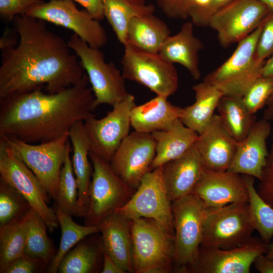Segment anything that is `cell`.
I'll return each instance as SVG.
<instances>
[{
    "instance_id": "6da1fadb",
    "label": "cell",
    "mask_w": 273,
    "mask_h": 273,
    "mask_svg": "<svg viewBox=\"0 0 273 273\" xmlns=\"http://www.w3.org/2000/svg\"><path fill=\"white\" fill-rule=\"evenodd\" d=\"M12 22L19 41L2 51L0 99L42 85L54 94L81 80L85 72L77 56L45 21L20 15Z\"/></svg>"
},
{
    "instance_id": "7a4b0ae2",
    "label": "cell",
    "mask_w": 273,
    "mask_h": 273,
    "mask_svg": "<svg viewBox=\"0 0 273 273\" xmlns=\"http://www.w3.org/2000/svg\"><path fill=\"white\" fill-rule=\"evenodd\" d=\"M88 82L85 72L78 83L56 93L37 88L0 99V135L30 144L60 138L75 122L94 115Z\"/></svg>"
},
{
    "instance_id": "3957f363",
    "label": "cell",
    "mask_w": 273,
    "mask_h": 273,
    "mask_svg": "<svg viewBox=\"0 0 273 273\" xmlns=\"http://www.w3.org/2000/svg\"><path fill=\"white\" fill-rule=\"evenodd\" d=\"M262 24L238 42L232 55L206 75L203 81L211 84L224 96L242 98L253 82L261 76L265 61L256 55Z\"/></svg>"
},
{
    "instance_id": "277c9868",
    "label": "cell",
    "mask_w": 273,
    "mask_h": 273,
    "mask_svg": "<svg viewBox=\"0 0 273 273\" xmlns=\"http://www.w3.org/2000/svg\"><path fill=\"white\" fill-rule=\"evenodd\" d=\"M133 267L135 273H169L174 268V235L155 220H131Z\"/></svg>"
},
{
    "instance_id": "5b68a950",
    "label": "cell",
    "mask_w": 273,
    "mask_h": 273,
    "mask_svg": "<svg viewBox=\"0 0 273 273\" xmlns=\"http://www.w3.org/2000/svg\"><path fill=\"white\" fill-rule=\"evenodd\" d=\"M69 47L80 59L94 95V109L101 104L112 107L128 94L122 72L113 62L107 63L100 49L89 46L76 34L67 41Z\"/></svg>"
},
{
    "instance_id": "8992f818",
    "label": "cell",
    "mask_w": 273,
    "mask_h": 273,
    "mask_svg": "<svg viewBox=\"0 0 273 273\" xmlns=\"http://www.w3.org/2000/svg\"><path fill=\"white\" fill-rule=\"evenodd\" d=\"M89 157L93 171L89 187V205L84 217L85 225L98 226L107 216L125 205L135 190L118 176L110 162L90 151Z\"/></svg>"
},
{
    "instance_id": "52a82bcc",
    "label": "cell",
    "mask_w": 273,
    "mask_h": 273,
    "mask_svg": "<svg viewBox=\"0 0 273 273\" xmlns=\"http://www.w3.org/2000/svg\"><path fill=\"white\" fill-rule=\"evenodd\" d=\"M171 205L174 232L173 270L184 273L201 247L208 208L192 194L172 201Z\"/></svg>"
},
{
    "instance_id": "ba28073f",
    "label": "cell",
    "mask_w": 273,
    "mask_h": 273,
    "mask_svg": "<svg viewBox=\"0 0 273 273\" xmlns=\"http://www.w3.org/2000/svg\"><path fill=\"white\" fill-rule=\"evenodd\" d=\"M0 179L19 192L52 232L59 225L55 211L49 207V195L41 184L6 141L0 136Z\"/></svg>"
},
{
    "instance_id": "9c48e42d",
    "label": "cell",
    "mask_w": 273,
    "mask_h": 273,
    "mask_svg": "<svg viewBox=\"0 0 273 273\" xmlns=\"http://www.w3.org/2000/svg\"><path fill=\"white\" fill-rule=\"evenodd\" d=\"M0 136L34 173L55 202L69 141L68 132L55 140L36 145L13 137L3 135Z\"/></svg>"
},
{
    "instance_id": "30bf717a",
    "label": "cell",
    "mask_w": 273,
    "mask_h": 273,
    "mask_svg": "<svg viewBox=\"0 0 273 273\" xmlns=\"http://www.w3.org/2000/svg\"><path fill=\"white\" fill-rule=\"evenodd\" d=\"M124 48L121 64L125 79L145 86L156 95L168 98L176 92L178 76L173 64L158 53L144 51L128 43Z\"/></svg>"
},
{
    "instance_id": "8fae6325",
    "label": "cell",
    "mask_w": 273,
    "mask_h": 273,
    "mask_svg": "<svg viewBox=\"0 0 273 273\" xmlns=\"http://www.w3.org/2000/svg\"><path fill=\"white\" fill-rule=\"evenodd\" d=\"M254 231L248 202L208 208L201 247L226 249L235 248L250 240Z\"/></svg>"
},
{
    "instance_id": "7c38bea8",
    "label": "cell",
    "mask_w": 273,
    "mask_h": 273,
    "mask_svg": "<svg viewBox=\"0 0 273 273\" xmlns=\"http://www.w3.org/2000/svg\"><path fill=\"white\" fill-rule=\"evenodd\" d=\"M171 204L164 183L163 166H161L144 176L132 197L116 211L131 220L152 219L174 235Z\"/></svg>"
},
{
    "instance_id": "4fadbf2b",
    "label": "cell",
    "mask_w": 273,
    "mask_h": 273,
    "mask_svg": "<svg viewBox=\"0 0 273 273\" xmlns=\"http://www.w3.org/2000/svg\"><path fill=\"white\" fill-rule=\"evenodd\" d=\"M26 15L69 29L89 46L100 49L107 42L105 29L85 10H79L73 0L43 1L32 6Z\"/></svg>"
},
{
    "instance_id": "5bb4252c",
    "label": "cell",
    "mask_w": 273,
    "mask_h": 273,
    "mask_svg": "<svg viewBox=\"0 0 273 273\" xmlns=\"http://www.w3.org/2000/svg\"><path fill=\"white\" fill-rule=\"evenodd\" d=\"M135 105L134 96L129 94L103 118L97 119L94 115L84 121L90 152L110 161L122 141L129 134L130 113Z\"/></svg>"
},
{
    "instance_id": "9a60e30c",
    "label": "cell",
    "mask_w": 273,
    "mask_h": 273,
    "mask_svg": "<svg viewBox=\"0 0 273 273\" xmlns=\"http://www.w3.org/2000/svg\"><path fill=\"white\" fill-rule=\"evenodd\" d=\"M269 12L258 0H234L212 16L209 26L216 32L220 44L225 48L258 28Z\"/></svg>"
},
{
    "instance_id": "2e32d148",
    "label": "cell",
    "mask_w": 273,
    "mask_h": 273,
    "mask_svg": "<svg viewBox=\"0 0 273 273\" xmlns=\"http://www.w3.org/2000/svg\"><path fill=\"white\" fill-rule=\"evenodd\" d=\"M267 249V244L256 237L231 249L200 247L184 273H249L255 258Z\"/></svg>"
},
{
    "instance_id": "e0dca14e",
    "label": "cell",
    "mask_w": 273,
    "mask_h": 273,
    "mask_svg": "<svg viewBox=\"0 0 273 273\" xmlns=\"http://www.w3.org/2000/svg\"><path fill=\"white\" fill-rule=\"evenodd\" d=\"M155 154L152 134L134 130L122 141L110 163L118 176L136 190L144 176L151 171Z\"/></svg>"
},
{
    "instance_id": "ac0fdd59",
    "label": "cell",
    "mask_w": 273,
    "mask_h": 273,
    "mask_svg": "<svg viewBox=\"0 0 273 273\" xmlns=\"http://www.w3.org/2000/svg\"><path fill=\"white\" fill-rule=\"evenodd\" d=\"M191 194L208 208L248 202V190L243 176L228 170L215 171L204 168Z\"/></svg>"
},
{
    "instance_id": "d6986e66",
    "label": "cell",
    "mask_w": 273,
    "mask_h": 273,
    "mask_svg": "<svg viewBox=\"0 0 273 273\" xmlns=\"http://www.w3.org/2000/svg\"><path fill=\"white\" fill-rule=\"evenodd\" d=\"M271 131L269 121L256 120L248 134L238 142L233 160L228 171L260 180L267 165L269 152L266 140Z\"/></svg>"
},
{
    "instance_id": "ffe728a7",
    "label": "cell",
    "mask_w": 273,
    "mask_h": 273,
    "mask_svg": "<svg viewBox=\"0 0 273 273\" xmlns=\"http://www.w3.org/2000/svg\"><path fill=\"white\" fill-rule=\"evenodd\" d=\"M238 144L223 126L218 115L214 114L199 134L195 145L205 169L224 171L232 164Z\"/></svg>"
},
{
    "instance_id": "44dd1931",
    "label": "cell",
    "mask_w": 273,
    "mask_h": 273,
    "mask_svg": "<svg viewBox=\"0 0 273 273\" xmlns=\"http://www.w3.org/2000/svg\"><path fill=\"white\" fill-rule=\"evenodd\" d=\"M103 251L125 272H133L131 220L117 211L98 225Z\"/></svg>"
},
{
    "instance_id": "7402d4cb",
    "label": "cell",
    "mask_w": 273,
    "mask_h": 273,
    "mask_svg": "<svg viewBox=\"0 0 273 273\" xmlns=\"http://www.w3.org/2000/svg\"><path fill=\"white\" fill-rule=\"evenodd\" d=\"M163 166L164 183L171 201L191 194L204 169L195 145Z\"/></svg>"
},
{
    "instance_id": "603a6c76",
    "label": "cell",
    "mask_w": 273,
    "mask_h": 273,
    "mask_svg": "<svg viewBox=\"0 0 273 273\" xmlns=\"http://www.w3.org/2000/svg\"><path fill=\"white\" fill-rule=\"evenodd\" d=\"M193 25L192 22L184 23L176 34L167 38L158 54L170 63L181 65L194 79L198 80L201 75L199 53L204 46L201 41L194 35Z\"/></svg>"
},
{
    "instance_id": "cb8c5ba5",
    "label": "cell",
    "mask_w": 273,
    "mask_h": 273,
    "mask_svg": "<svg viewBox=\"0 0 273 273\" xmlns=\"http://www.w3.org/2000/svg\"><path fill=\"white\" fill-rule=\"evenodd\" d=\"M68 134L73 149L71 160L77 185L78 199L85 216L89 202V187L93 167L89 157L90 143L84 121L75 122L69 129Z\"/></svg>"
},
{
    "instance_id": "d4e9b609",
    "label": "cell",
    "mask_w": 273,
    "mask_h": 273,
    "mask_svg": "<svg viewBox=\"0 0 273 273\" xmlns=\"http://www.w3.org/2000/svg\"><path fill=\"white\" fill-rule=\"evenodd\" d=\"M168 97L156 95L149 101L135 105L130 113L134 130L151 133L165 129L179 119L183 108L173 105Z\"/></svg>"
},
{
    "instance_id": "484cf974",
    "label": "cell",
    "mask_w": 273,
    "mask_h": 273,
    "mask_svg": "<svg viewBox=\"0 0 273 273\" xmlns=\"http://www.w3.org/2000/svg\"><path fill=\"white\" fill-rule=\"evenodd\" d=\"M151 134L156 143V154L151 170L184 155L195 145L199 135L180 119L168 128Z\"/></svg>"
},
{
    "instance_id": "4316f807",
    "label": "cell",
    "mask_w": 273,
    "mask_h": 273,
    "mask_svg": "<svg viewBox=\"0 0 273 273\" xmlns=\"http://www.w3.org/2000/svg\"><path fill=\"white\" fill-rule=\"evenodd\" d=\"M192 89L195 92V101L183 108L179 119L186 126L199 134L213 118L223 95L203 80L194 85Z\"/></svg>"
},
{
    "instance_id": "83f0119b",
    "label": "cell",
    "mask_w": 273,
    "mask_h": 273,
    "mask_svg": "<svg viewBox=\"0 0 273 273\" xmlns=\"http://www.w3.org/2000/svg\"><path fill=\"white\" fill-rule=\"evenodd\" d=\"M169 36L167 24L153 14H148L131 19L127 29V43L144 51L158 53Z\"/></svg>"
},
{
    "instance_id": "f1b7e54d",
    "label": "cell",
    "mask_w": 273,
    "mask_h": 273,
    "mask_svg": "<svg viewBox=\"0 0 273 273\" xmlns=\"http://www.w3.org/2000/svg\"><path fill=\"white\" fill-rule=\"evenodd\" d=\"M103 256L101 237L100 240L87 237L66 253L60 263L57 272H101L99 268Z\"/></svg>"
},
{
    "instance_id": "f546056e",
    "label": "cell",
    "mask_w": 273,
    "mask_h": 273,
    "mask_svg": "<svg viewBox=\"0 0 273 273\" xmlns=\"http://www.w3.org/2000/svg\"><path fill=\"white\" fill-rule=\"evenodd\" d=\"M104 14L118 41L127 42V33L131 19L137 16L153 14L152 4L136 5L128 0H103Z\"/></svg>"
},
{
    "instance_id": "4dcf8cb0",
    "label": "cell",
    "mask_w": 273,
    "mask_h": 273,
    "mask_svg": "<svg viewBox=\"0 0 273 273\" xmlns=\"http://www.w3.org/2000/svg\"><path fill=\"white\" fill-rule=\"evenodd\" d=\"M217 109L222 124L238 142L248 134L257 120L255 114L247 109L242 98L223 96Z\"/></svg>"
},
{
    "instance_id": "1f68e13d",
    "label": "cell",
    "mask_w": 273,
    "mask_h": 273,
    "mask_svg": "<svg viewBox=\"0 0 273 273\" xmlns=\"http://www.w3.org/2000/svg\"><path fill=\"white\" fill-rule=\"evenodd\" d=\"M48 226L32 208L27 213L25 254L43 261L48 267L57 251L47 234Z\"/></svg>"
},
{
    "instance_id": "d6a6232c",
    "label": "cell",
    "mask_w": 273,
    "mask_h": 273,
    "mask_svg": "<svg viewBox=\"0 0 273 273\" xmlns=\"http://www.w3.org/2000/svg\"><path fill=\"white\" fill-rule=\"evenodd\" d=\"M61 229V238L59 249L48 266L50 273H56L60 263L74 246L84 238L100 232L98 226L81 225L75 222L71 216L57 208L55 210Z\"/></svg>"
},
{
    "instance_id": "836d02e7",
    "label": "cell",
    "mask_w": 273,
    "mask_h": 273,
    "mask_svg": "<svg viewBox=\"0 0 273 273\" xmlns=\"http://www.w3.org/2000/svg\"><path fill=\"white\" fill-rule=\"evenodd\" d=\"M71 149V144L68 142L55 202L56 207L64 213L71 216L82 217L84 214L80 208L78 199L77 185L70 157Z\"/></svg>"
},
{
    "instance_id": "e575fe53",
    "label": "cell",
    "mask_w": 273,
    "mask_h": 273,
    "mask_svg": "<svg viewBox=\"0 0 273 273\" xmlns=\"http://www.w3.org/2000/svg\"><path fill=\"white\" fill-rule=\"evenodd\" d=\"M248 193V208L251 224L260 239L269 244L273 237V207L259 195L254 187V177L244 175Z\"/></svg>"
},
{
    "instance_id": "d590c367",
    "label": "cell",
    "mask_w": 273,
    "mask_h": 273,
    "mask_svg": "<svg viewBox=\"0 0 273 273\" xmlns=\"http://www.w3.org/2000/svg\"><path fill=\"white\" fill-rule=\"evenodd\" d=\"M27 213L0 226V269L25 254Z\"/></svg>"
},
{
    "instance_id": "8d00e7d4",
    "label": "cell",
    "mask_w": 273,
    "mask_h": 273,
    "mask_svg": "<svg viewBox=\"0 0 273 273\" xmlns=\"http://www.w3.org/2000/svg\"><path fill=\"white\" fill-rule=\"evenodd\" d=\"M163 12L170 18H190L194 25L207 27L214 14L213 0H174Z\"/></svg>"
},
{
    "instance_id": "74e56055",
    "label": "cell",
    "mask_w": 273,
    "mask_h": 273,
    "mask_svg": "<svg viewBox=\"0 0 273 273\" xmlns=\"http://www.w3.org/2000/svg\"><path fill=\"white\" fill-rule=\"evenodd\" d=\"M31 208L19 192L9 184L0 181V226L21 217Z\"/></svg>"
},
{
    "instance_id": "f35d334b",
    "label": "cell",
    "mask_w": 273,
    "mask_h": 273,
    "mask_svg": "<svg viewBox=\"0 0 273 273\" xmlns=\"http://www.w3.org/2000/svg\"><path fill=\"white\" fill-rule=\"evenodd\" d=\"M273 93V78L261 76L250 86L242 100L248 111L255 114L266 106Z\"/></svg>"
},
{
    "instance_id": "ab89813d",
    "label": "cell",
    "mask_w": 273,
    "mask_h": 273,
    "mask_svg": "<svg viewBox=\"0 0 273 273\" xmlns=\"http://www.w3.org/2000/svg\"><path fill=\"white\" fill-rule=\"evenodd\" d=\"M273 55V11L269 12L262 24L261 31L258 39L256 55L265 61Z\"/></svg>"
},
{
    "instance_id": "60d3db41",
    "label": "cell",
    "mask_w": 273,
    "mask_h": 273,
    "mask_svg": "<svg viewBox=\"0 0 273 273\" xmlns=\"http://www.w3.org/2000/svg\"><path fill=\"white\" fill-rule=\"evenodd\" d=\"M48 266L40 259L31 257L26 254L17 258L4 268L1 273L42 272Z\"/></svg>"
},
{
    "instance_id": "b9f144b4",
    "label": "cell",
    "mask_w": 273,
    "mask_h": 273,
    "mask_svg": "<svg viewBox=\"0 0 273 273\" xmlns=\"http://www.w3.org/2000/svg\"><path fill=\"white\" fill-rule=\"evenodd\" d=\"M41 0H0V16L8 21H12L17 15H25L32 6Z\"/></svg>"
},
{
    "instance_id": "7bdbcfd3",
    "label": "cell",
    "mask_w": 273,
    "mask_h": 273,
    "mask_svg": "<svg viewBox=\"0 0 273 273\" xmlns=\"http://www.w3.org/2000/svg\"><path fill=\"white\" fill-rule=\"evenodd\" d=\"M257 190L261 197L273 207V167L266 166Z\"/></svg>"
},
{
    "instance_id": "ee69618b",
    "label": "cell",
    "mask_w": 273,
    "mask_h": 273,
    "mask_svg": "<svg viewBox=\"0 0 273 273\" xmlns=\"http://www.w3.org/2000/svg\"><path fill=\"white\" fill-rule=\"evenodd\" d=\"M83 7L85 10L96 20L105 18L103 0H73Z\"/></svg>"
},
{
    "instance_id": "f6af8a7d",
    "label": "cell",
    "mask_w": 273,
    "mask_h": 273,
    "mask_svg": "<svg viewBox=\"0 0 273 273\" xmlns=\"http://www.w3.org/2000/svg\"><path fill=\"white\" fill-rule=\"evenodd\" d=\"M18 39V34L13 27L6 28L0 38V49L2 51L16 46L19 41Z\"/></svg>"
},
{
    "instance_id": "bcb514c9",
    "label": "cell",
    "mask_w": 273,
    "mask_h": 273,
    "mask_svg": "<svg viewBox=\"0 0 273 273\" xmlns=\"http://www.w3.org/2000/svg\"><path fill=\"white\" fill-rule=\"evenodd\" d=\"M253 264L261 273H273V259L268 258L264 254L258 255Z\"/></svg>"
},
{
    "instance_id": "7dc6e473",
    "label": "cell",
    "mask_w": 273,
    "mask_h": 273,
    "mask_svg": "<svg viewBox=\"0 0 273 273\" xmlns=\"http://www.w3.org/2000/svg\"><path fill=\"white\" fill-rule=\"evenodd\" d=\"M102 273H126L105 251H103Z\"/></svg>"
},
{
    "instance_id": "c3c4849f",
    "label": "cell",
    "mask_w": 273,
    "mask_h": 273,
    "mask_svg": "<svg viewBox=\"0 0 273 273\" xmlns=\"http://www.w3.org/2000/svg\"><path fill=\"white\" fill-rule=\"evenodd\" d=\"M261 75L273 78V55L265 60L262 68Z\"/></svg>"
},
{
    "instance_id": "681fc988",
    "label": "cell",
    "mask_w": 273,
    "mask_h": 273,
    "mask_svg": "<svg viewBox=\"0 0 273 273\" xmlns=\"http://www.w3.org/2000/svg\"><path fill=\"white\" fill-rule=\"evenodd\" d=\"M263 113V118L270 121L273 120V93L266 105Z\"/></svg>"
},
{
    "instance_id": "f907efd6",
    "label": "cell",
    "mask_w": 273,
    "mask_h": 273,
    "mask_svg": "<svg viewBox=\"0 0 273 273\" xmlns=\"http://www.w3.org/2000/svg\"><path fill=\"white\" fill-rule=\"evenodd\" d=\"M233 1L234 0H213L214 14L222 8Z\"/></svg>"
},
{
    "instance_id": "816d5d0a",
    "label": "cell",
    "mask_w": 273,
    "mask_h": 273,
    "mask_svg": "<svg viewBox=\"0 0 273 273\" xmlns=\"http://www.w3.org/2000/svg\"><path fill=\"white\" fill-rule=\"evenodd\" d=\"M272 143L271 147L270 149V151L268 153V156L267 159V165L266 166H269V167H273V129L272 131Z\"/></svg>"
},
{
    "instance_id": "f5cc1de1",
    "label": "cell",
    "mask_w": 273,
    "mask_h": 273,
    "mask_svg": "<svg viewBox=\"0 0 273 273\" xmlns=\"http://www.w3.org/2000/svg\"><path fill=\"white\" fill-rule=\"evenodd\" d=\"M174 0H157L158 5L163 11L168 7Z\"/></svg>"
},
{
    "instance_id": "db71d44e",
    "label": "cell",
    "mask_w": 273,
    "mask_h": 273,
    "mask_svg": "<svg viewBox=\"0 0 273 273\" xmlns=\"http://www.w3.org/2000/svg\"><path fill=\"white\" fill-rule=\"evenodd\" d=\"M264 254L268 258L273 259V240L267 244V251Z\"/></svg>"
},
{
    "instance_id": "11a10c76",
    "label": "cell",
    "mask_w": 273,
    "mask_h": 273,
    "mask_svg": "<svg viewBox=\"0 0 273 273\" xmlns=\"http://www.w3.org/2000/svg\"><path fill=\"white\" fill-rule=\"evenodd\" d=\"M264 5L268 8L270 11H273V0H258Z\"/></svg>"
},
{
    "instance_id": "9f6ffc18",
    "label": "cell",
    "mask_w": 273,
    "mask_h": 273,
    "mask_svg": "<svg viewBox=\"0 0 273 273\" xmlns=\"http://www.w3.org/2000/svg\"><path fill=\"white\" fill-rule=\"evenodd\" d=\"M130 2L136 5L145 4V0H128Z\"/></svg>"
},
{
    "instance_id": "6f0895ef",
    "label": "cell",
    "mask_w": 273,
    "mask_h": 273,
    "mask_svg": "<svg viewBox=\"0 0 273 273\" xmlns=\"http://www.w3.org/2000/svg\"><path fill=\"white\" fill-rule=\"evenodd\" d=\"M50 1H56V0H50Z\"/></svg>"
}]
</instances>
